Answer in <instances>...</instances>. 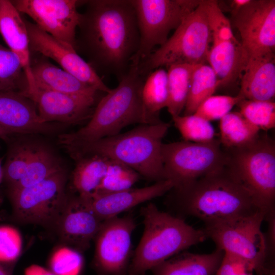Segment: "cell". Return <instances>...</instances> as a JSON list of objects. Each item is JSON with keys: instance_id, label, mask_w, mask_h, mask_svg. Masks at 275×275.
Returning <instances> with one entry per match:
<instances>
[{"instance_id": "38", "label": "cell", "mask_w": 275, "mask_h": 275, "mask_svg": "<svg viewBox=\"0 0 275 275\" xmlns=\"http://www.w3.org/2000/svg\"><path fill=\"white\" fill-rule=\"evenodd\" d=\"M206 5L207 22L213 42L235 40L230 21L224 14L218 2L206 0Z\"/></svg>"}, {"instance_id": "26", "label": "cell", "mask_w": 275, "mask_h": 275, "mask_svg": "<svg viewBox=\"0 0 275 275\" xmlns=\"http://www.w3.org/2000/svg\"><path fill=\"white\" fill-rule=\"evenodd\" d=\"M168 72L159 68L146 77L142 89V100L145 115L150 124L160 122V111L166 107L168 101Z\"/></svg>"}, {"instance_id": "31", "label": "cell", "mask_w": 275, "mask_h": 275, "mask_svg": "<svg viewBox=\"0 0 275 275\" xmlns=\"http://www.w3.org/2000/svg\"><path fill=\"white\" fill-rule=\"evenodd\" d=\"M28 87L19 59L8 48L0 44V91L23 92Z\"/></svg>"}, {"instance_id": "20", "label": "cell", "mask_w": 275, "mask_h": 275, "mask_svg": "<svg viewBox=\"0 0 275 275\" xmlns=\"http://www.w3.org/2000/svg\"><path fill=\"white\" fill-rule=\"evenodd\" d=\"M0 34L8 48L18 58L28 82L26 93L36 89L25 21L11 1L0 0Z\"/></svg>"}, {"instance_id": "18", "label": "cell", "mask_w": 275, "mask_h": 275, "mask_svg": "<svg viewBox=\"0 0 275 275\" xmlns=\"http://www.w3.org/2000/svg\"><path fill=\"white\" fill-rule=\"evenodd\" d=\"M173 187L174 184L171 180H164L142 188L132 187L119 191L95 194L89 201L92 209L103 221L160 197Z\"/></svg>"}, {"instance_id": "4", "label": "cell", "mask_w": 275, "mask_h": 275, "mask_svg": "<svg viewBox=\"0 0 275 275\" xmlns=\"http://www.w3.org/2000/svg\"><path fill=\"white\" fill-rule=\"evenodd\" d=\"M137 66L131 65L118 86L100 99L87 125L75 132L60 135L61 145L75 146L116 135L133 124H150L142 100L146 77L139 72Z\"/></svg>"}, {"instance_id": "34", "label": "cell", "mask_w": 275, "mask_h": 275, "mask_svg": "<svg viewBox=\"0 0 275 275\" xmlns=\"http://www.w3.org/2000/svg\"><path fill=\"white\" fill-rule=\"evenodd\" d=\"M175 126L185 141L207 143L214 139L215 131L209 121L194 114L172 117Z\"/></svg>"}, {"instance_id": "37", "label": "cell", "mask_w": 275, "mask_h": 275, "mask_svg": "<svg viewBox=\"0 0 275 275\" xmlns=\"http://www.w3.org/2000/svg\"><path fill=\"white\" fill-rule=\"evenodd\" d=\"M82 264L79 253L67 246L58 249L48 262L49 270L54 275H79Z\"/></svg>"}, {"instance_id": "11", "label": "cell", "mask_w": 275, "mask_h": 275, "mask_svg": "<svg viewBox=\"0 0 275 275\" xmlns=\"http://www.w3.org/2000/svg\"><path fill=\"white\" fill-rule=\"evenodd\" d=\"M161 158L166 178L174 187L205 176L224 166L226 153L219 140L207 143L183 141L162 143Z\"/></svg>"}, {"instance_id": "36", "label": "cell", "mask_w": 275, "mask_h": 275, "mask_svg": "<svg viewBox=\"0 0 275 275\" xmlns=\"http://www.w3.org/2000/svg\"><path fill=\"white\" fill-rule=\"evenodd\" d=\"M243 99L239 94L236 96L212 95L199 106L194 114L209 122L221 120Z\"/></svg>"}, {"instance_id": "23", "label": "cell", "mask_w": 275, "mask_h": 275, "mask_svg": "<svg viewBox=\"0 0 275 275\" xmlns=\"http://www.w3.org/2000/svg\"><path fill=\"white\" fill-rule=\"evenodd\" d=\"M213 42L208 53L207 62L220 86L228 85L241 75L247 62L246 56L236 39Z\"/></svg>"}, {"instance_id": "2", "label": "cell", "mask_w": 275, "mask_h": 275, "mask_svg": "<svg viewBox=\"0 0 275 275\" xmlns=\"http://www.w3.org/2000/svg\"><path fill=\"white\" fill-rule=\"evenodd\" d=\"M171 190L177 212L198 218L205 226L263 212L226 164Z\"/></svg>"}, {"instance_id": "46", "label": "cell", "mask_w": 275, "mask_h": 275, "mask_svg": "<svg viewBox=\"0 0 275 275\" xmlns=\"http://www.w3.org/2000/svg\"><path fill=\"white\" fill-rule=\"evenodd\" d=\"M263 275H275V269H272L265 272Z\"/></svg>"}, {"instance_id": "33", "label": "cell", "mask_w": 275, "mask_h": 275, "mask_svg": "<svg viewBox=\"0 0 275 275\" xmlns=\"http://www.w3.org/2000/svg\"><path fill=\"white\" fill-rule=\"evenodd\" d=\"M36 145L26 143L12 145L3 166L4 180L8 188L17 182L23 175L32 158Z\"/></svg>"}, {"instance_id": "40", "label": "cell", "mask_w": 275, "mask_h": 275, "mask_svg": "<svg viewBox=\"0 0 275 275\" xmlns=\"http://www.w3.org/2000/svg\"><path fill=\"white\" fill-rule=\"evenodd\" d=\"M252 265L237 256L224 253L215 275H253Z\"/></svg>"}, {"instance_id": "12", "label": "cell", "mask_w": 275, "mask_h": 275, "mask_svg": "<svg viewBox=\"0 0 275 275\" xmlns=\"http://www.w3.org/2000/svg\"><path fill=\"white\" fill-rule=\"evenodd\" d=\"M136 226L131 214L102 221L94 239L91 265L96 275H127L133 252L131 235Z\"/></svg>"}, {"instance_id": "6", "label": "cell", "mask_w": 275, "mask_h": 275, "mask_svg": "<svg viewBox=\"0 0 275 275\" xmlns=\"http://www.w3.org/2000/svg\"><path fill=\"white\" fill-rule=\"evenodd\" d=\"M225 148L226 166L266 216L275 212V144L267 134L238 148Z\"/></svg>"}, {"instance_id": "5", "label": "cell", "mask_w": 275, "mask_h": 275, "mask_svg": "<svg viewBox=\"0 0 275 275\" xmlns=\"http://www.w3.org/2000/svg\"><path fill=\"white\" fill-rule=\"evenodd\" d=\"M144 232L133 252L127 275H146L148 270L207 238L203 229L188 225L181 216L162 211L150 203L141 209Z\"/></svg>"}, {"instance_id": "44", "label": "cell", "mask_w": 275, "mask_h": 275, "mask_svg": "<svg viewBox=\"0 0 275 275\" xmlns=\"http://www.w3.org/2000/svg\"><path fill=\"white\" fill-rule=\"evenodd\" d=\"M14 133L12 131L0 126V138L6 139Z\"/></svg>"}, {"instance_id": "39", "label": "cell", "mask_w": 275, "mask_h": 275, "mask_svg": "<svg viewBox=\"0 0 275 275\" xmlns=\"http://www.w3.org/2000/svg\"><path fill=\"white\" fill-rule=\"evenodd\" d=\"M22 249V238L15 228L4 226L0 227V262L14 264Z\"/></svg>"}, {"instance_id": "19", "label": "cell", "mask_w": 275, "mask_h": 275, "mask_svg": "<svg viewBox=\"0 0 275 275\" xmlns=\"http://www.w3.org/2000/svg\"><path fill=\"white\" fill-rule=\"evenodd\" d=\"M0 126L14 133H48L54 129L42 122L32 100L15 91H0Z\"/></svg>"}, {"instance_id": "24", "label": "cell", "mask_w": 275, "mask_h": 275, "mask_svg": "<svg viewBox=\"0 0 275 275\" xmlns=\"http://www.w3.org/2000/svg\"><path fill=\"white\" fill-rule=\"evenodd\" d=\"M36 86L65 94L96 96L98 91L46 60L32 63Z\"/></svg>"}, {"instance_id": "13", "label": "cell", "mask_w": 275, "mask_h": 275, "mask_svg": "<svg viewBox=\"0 0 275 275\" xmlns=\"http://www.w3.org/2000/svg\"><path fill=\"white\" fill-rule=\"evenodd\" d=\"M232 16L248 60L274 53V0H252Z\"/></svg>"}, {"instance_id": "29", "label": "cell", "mask_w": 275, "mask_h": 275, "mask_svg": "<svg viewBox=\"0 0 275 275\" xmlns=\"http://www.w3.org/2000/svg\"><path fill=\"white\" fill-rule=\"evenodd\" d=\"M220 142L225 148H238L253 142L260 129L246 120L239 112H230L219 122Z\"/></svg>"}, {"instance_id": "10", "label": "cell", "mask_w": 275, "mask_h": 275, "mask_svg": "<svg viewBox=\"0 0 275 275\" xmlns=\"http://www.w3.org/2000/svg\"><path fill=\"white\" fill-rule=\"evenodd\" d=\"M66 180L62 169L37 184L8 192L14 218L54 230L68 198Z\"/></svg>"}, {"instance_id": "27", "label": "cell", "mask_w": 275, "mask_h": 275, "mask_svg": "<svg viewBox=\"0 0 275 275\" xmlns=\"http://www.w3.org/2000/svg\"><path fill=\"white\" fill-rule=\"evenodd\" d=\"M62 169L59 159L50 149L36 145L23 175L17 182L8 188V192L37 184Z\"/></svg>"}, {"instance_id": "14", "label": "cell", "mask_w": 275, "mask_h": 275, "mask_svg": "<svg viewBox=\"0 0 275 275\" xmlns=\"http://www.w3.org/2000/svg\"><path fill=\"white\" fill-rule=\"evenodd\" d=\"M20 13L30 16L39 28L76 48V31L80 14L76 0L11 1Z\"/></svg>"}, {"instance_id": "43", "label": "cell", "mask_w": 275, "mask_h": 275, "mask_svg": "<svg viewBox=\"0 0 275 275\" xmlns=\"http://www.w3.org/2000/svg\"><path fill=\"white\" fill-rule=\"evenodd\" d=\"M14 265L0 262V275H12Z\"/></svg>"}, {"instance_id": "16", "label": "cell", "mask_w": 275, "mask_h": 275, "mask_svg": "<svg viewBox=\"0 0 275 275\" xmlns=\"http://www.w3.org/2000/svg\"><path fill=\"white\" fill-rule=\"evenodd\" d=\"M22 93L33 101L43 123H77L90 119L94 110L96 96L65 94L38 86Z\"/></svg>"}, {"instance_id": "35", "label": "cell", "mask_w": 275, "mask_h": 275, "mask_svg": "<svg viewBox=\"0 0 275 275\" xmlns=\"http://www.w3.org/2000/svg\"><path fill=\"white\" fill-rule=\"evenodd\" d=\"M239 113L260 130L267 131L275 127V102L243 99L238 104Z\"/></svg>"}, {"instance_id": "25", "label": "cell", "mask_w": 275, "mask_h": 275, "mask_svg": "<svg viewBox=\"0 0 275 275\" xmlns=\"http://www.w3.org/2000/svg\"><path fill=\"white\" fill-rule=\"evenodd\" d=\"M72 176L73 187L78 196L90 199L103 178L108 159L98 155L84 156L76 159Z\"/></svg>"}, {"instance_id": "17", "label": "cell", "mask_w": 275, "mask_h": 275, "mask_svg": "<svg viewBox=\"0 0 275 275\" xmlns=\"http://www.w3.org/2000/svg\"><path fill=\"white\" fill-rule=\"evenodd\" d=\"M102 222L89 200L77 195L68 198L54 231L61 242L82 253L89 248Z\"/></svg>"}, {"instance_id": "28", "label": "cell", "mask_w": 275, "mask_h": 275, "mask_svg": "<svg viewBox=\"0 0 275 275\" xmlns=\"http://www.w3.org/2000/svg\"><path fill=\"white\" fill-rule=\"evenodd\" d=\"M196 66L182 64L168 67L169 96L166 107L172 117L180 115L184 108Z\"/></svg>"}, {"instance_id": "42", "label": "cell", "mask_w": 275, "mask_h": 275, "mask_svg": "<svg viewBox=\"0 0 275 275\" xmlns=\"http://www.w3.org/2000/svg\"><path fill=\"white\" fill-rule=\"evenodd\" d=\"M252 0H232L230 1V7L232 16L239 10L251 2Z\"/></svg>"}, {"instance_id": "9", "label": "cell", "mask_w": 275, "mask_h": 275, "mask_svg": "<svg viewBox=\"0 0 275 275\" xmlns=\"http://www.w3.org/2000/svg\"><path fill=\"white\" fill-rule=\"evenodd\" d=\"M140 33L138 50L131 65H138L157 45H163L170 31L195 10L201 0H131Z\"/></svg>"}, {"instance_id": "1", "label": "cell", "mask_w": 275, "mask_h": 275, "mask_svg": "<svg viewBox=\"0 0 275 275\" xmlns=\"http://www.w3.org/2000/svg\"><path fill=\"white\" fill-rule=\"evenodd\" d=\"M78 27L91 60L119 80L128 71L140 44L136 13L131 0L87 1Z\"/></svg>"}, {"instance_id": "45", "label": "cell", "mask_w": 275, "mask_h": 275, "mask_svg": "<svg viewBox=\"0 0 275 275\" xmlns=\"http://www.w3.org/2000/svg\"><path fill=\"white\" fill-rule=\"evenodd\" d=\"M3 157L0 158V185L4 180L3 167L2 165Z\"/></svg>"}, {"instance_id": "32", "label": "cell", "mask_w": 275, "mask_h": 275, "mask_svg": "<svg viewBox=\"0 0 275 275\" xmlns=\"http://www.w3.org/2000/svg\"><path fill=\"white\" fill-rule=\"evenodd\" d=\"M140 176L136 171L127 166L108 159L105 174L94 194L131 188L139 180Z\"/></svg>"}, {"instance_id": "22", "label": "cell", "mask_w": 275, "mask_h": 275, "mask_svg": "<svg viewBox=\"0 0 275 275\" xmlns=\"http://www.w3.org/2000/svg\"><path fill=\"white\" fill-rule=\"evenodd\" d=\"M224 252L216 248L208 254L180 252L158 265L153 275H215Z\"/></svg>"}, {"instance_id": "8", "label": "cell", "mask_w": 275, "mask_h": 275, "mask_svg": "<svg viewBox=\"0 0 275 275\" xmlns=\"http://www.w3.org/2000/svg\"><path fill=\"white\" fill-rule=\"evenodd\" d=\"M265 217V213L259 212L205 226L203 230L216 248L246 261L252 265L256 275H263L274 268V265L268 260L264 233L261 230Z\"/></svg>"}, {"instance_id": "21", "label": "cell", "mask_w": 275, "mask_h": 275, "mask_svg": "<svg viewBox=\"0 0 275 275\" xmlns=\"http://www.w3.org/2000/svg\"><path fill=\"white\" fill-rule=\"evenodd\" d=\"M274 61V53L248 59L241 75L239 94L248 100L273 101Z\"/></svg>"}, {"instance_id": "15", "label": "cell", "mask_w": 275, "mask_h": 275, "mask_svg": "<svg viewBox=\"0 0 275 275\" xmlns=\"http://www.w3.org/2000/svg\"><path fill=\"white\" fill-rule=\"evenodd\" d=\"M25 24L30 49L54 60L62 69L98 91L105 93L111 91L95 69L77 53L74 47L54 38L35 23L25 21Z\"/></svg>"}, {"instance_id": "30", "label": "cell", "mask_w": 275, "mask_h": 275, "mask_svg": "<svg viewBox=\"0 0 275 275\" xmlns=\"http://www.w3.org/2000/svg\"><path fill=\"white\" fill-rule=\"evenodd\" d=\"M219 86L217 77L210 66L205 64L197 65L193 74L183 115L194 114L199 106L212 96Z\"/></svg>"}, {"instance_id": "7", "label": "cell", "mask_w": 275, "mask_h": 275, "mask_svg": "<svg viewBox=\"0 0 275 275\" xmlns=\"http://www.w3.org/2000/svg\"><path fill=\"white\" fill-rule=\"evenodd\" d=\"M206 0L183 19L173 35L138 65L146 77L154 70L174 64H205L207 61L211 33L206 15Z\"/></svg>"}, {"instance_id": "3", "label": "cell", "mask_w": 275, "mask_h": 275, "mask_svg": "<svg viewBox=\"0 0 275 275\" xmlns=\"http://www.w3.org/2000/svg\"><path fill=\"white\" fill-rule=\"evenodd\" d=\"M170 124H142L123 133L64 147L75 160L98 155L121 162L155 182L167 180L161 158L162 140Z\"/></svg>"}, {"instance_id": "41", "label": "cell", "mask_w": 275, "mask_h": 275, "mask_svg": "<svg viewBox=\"0 0 275 275\" xmlns=\"http://www.w3.org/2000/svg\"><path fill=\"white\" fill-rule=\"evenodd\" d=\"M24 275H54L49 269L37 264H33L25 268Z\"/></svg>"}]
</instances>
